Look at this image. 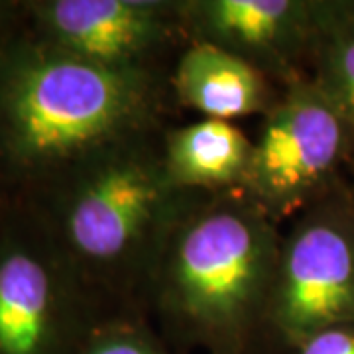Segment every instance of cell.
I'll return each mask as SVG.
<instances>
[{
    "instance_id": "1",
    "label": "cell",
    "mask_w": 354,
    "mask_h": 354,
    "mask_svg": "<svg viewBox=\"0 0 354 354\" xmlns=\"http://www.w3.org/2000/svg\"><path fill=\"white\" fill-rule=\"evenodd\" d=\"M171 75L88 64L22 34L0 51V203L114 142L169 127Z\"/></svg>"
},
{
    "instance_id": "2",
    "label": "cell",
    "mask_w": 354,
    "mask_h": 354,
    "mask_svg": "<svg viewBox=\"0 0 354 354\" xmlns=\"http://www.w3.org/2000/svg\"><path fill=\"white\" fill-rule=\"evenodd\" d=\"M165 128L88 153L24 201H12L34 211L109 315H146L158 258L197 195L176 189L165 176Z\"/></svg>"
},
{
    "instance_id": "3",
    "label": "cell",
    "mask_w": 354,
    "mask_h": 354,
    "mask_svg": "<svg viewBox=\"0 0 354 354\" xmlns=\"http://www.w3.org/2000/svg\"><path fill=\"white\" fill-rule=\"evenodd\" d=\"M281 225L242 191L193 195L171 228L144 313L215 354H242L260 337Z\"/></svg>"
},
{
    "instance_id": "4",
    "label": "cell",
    "mask_w": 354,
    "mask_h": 354,
    "mask_svg": "<svg viewBox=\"0 0 354 354\" xmlns=\"http://www.w3.org/2000/svg\"><path fill=\"white\" fill-rule=\"evenodd\" d=\"M109 313L24 203H0V354H75Z\"/></svg>"
},
{
    "instance_id": "5",
    "label": "cell",
    "mask_w": 354,
    "mask_h": 354,
    "mask_svg": "<svg viewBox=\"0 0 354 354\" xmlns=\"http://www.w3.org/2000/svg\"><path fill=\"white\" fill-rule=\"evenodd\" d=\"M354 132L309 75L281 88L252 140L242 193L272 221H293L346 181Z\"/></svg>"
},
{
    "instance_id": "6",
    "label": "cell",
    "mask_w": 354,
    "mask_h": 354,
    "mask_svg": "<svg viewBox=\"0 0 354 354\" xmlns=\"http://www.w3.org/2000/svg\"><path fill=\"white\" fill-rule=\"evenodd\" d=\"M354 325V211L348 177L281 234L260 337L291 353L319 330Z\"/></svg>"
},
{
    "instance_id": "7",
    "label": "cell",
    "mask_w": 354,
    "mask_h": 354,
    "mask_svg": "<svg viewBox=\"0 0 354 354\" xmlns=\"http://www.w3.org/2000/svg\"><path fill=\"white\" fill-rule=\"evenodd\" d=\"M32 38L124 73L171 75L189 44L179 0H24Z\"/></svg>"
},
{
    "instance_id": "8",
    "label": "cell",
    "mask_w": 354,
    "mask_h": 354,
    "mask_svg": "<svg viewBox=\"0 0 354 354\" xmlns=\"http://www.w3.org/2000/svg\"><path fill=\"white\" fill-rule=\"evenodd\" d=\"M325 0H179L189 44L228 51L278 87L309 75Z\"/></svg>"
},
{
    "instance_id": "9",
    "label": "cell",
    "mask_w": 354,
    "mask_h": 354,
    "mask_svg": "<svg viewBox=\"0 0 354 354\" xmlns=\"http://www.w3.org/2000/svg\"><path fill=\"white\" fill-rule=\"evenodd\" d=\"M169 83L177 104L227 122L264 116L281 93L262 71L209 44H187L177 55Z\"/></svg>"
},
{
    "instance_id": "10",
    "label": "cell",
    "mask_w": 354,
    "mask_h": 354,
    "mask_svg": "<svg viewBox=\"0 0 354 354\" xmlns=\"http://www.w3.org/2000/svg\"><path fill=\"white\" fill-rule=\"evenodd\" d=\"M252 140L227 120L201 118L165 128L162 162L169 183L183 193L215 195L242 191Z\"/></svg>"
},
{
    "instance_id": "11",
    "label": "cell",
    "mask_w": 354,
    "mask_h": 354,
    "mask_svg": "<svg viewBox=\"0 0 354 354\" xmlns=\"http://www.w3.org/2000/svg\"><path fill=\"white\" fill-rule=\"evenodd\" d=\"M309 77L354 132V0H325Z\"/></svg>"
},
{
    "instance_id": "12",
    "label": "cell",
    "mask_w": 354,
    "mask_h": 354,
    "mask_svg": "<svg viewBox=\"0 0 354 354\" xmlns=\"http://www.w3.org/2000/svg\"><path fill=\"white\" fill-rule=\"evenodd\" d=\"M75 354H167L142 313H114L91 330Z\"/></svg>"
},
{
    "instance_id": "13",
    "label": "cell",
    "mask_w": 354,
    "mask_h": 354,
    "mask_svg": "<svg viewBox=\"0 0 354 354\" xmlns=\"http://www.w3.org/2000/svg\"><path fill=\"white\" fill-rule=\"evenodd\" d=\"M290 354H354V325H337L311 335Z\"/></svg>"
},
{
    "instance_id": "14",
    "label": "cell",
    "mask_w": 354,
    "mask_h": 354,
    "mask_svg": "<svg viewBox=\"0 0 354 354\" xmlns=\"http://www.w3.org/2000/svg\"><path fill=\"white\" fill-rule=\"evenodd\" d=\"M24 24V0H0V51L18 34H22Z\"/></svg>"
},
{
    "instance_id": "15",
    "label": "cell",
    "mask_w": 354,
    "mask_h": 354,
    "mask_svg": "<svg viewBox=\"0 0 354 354\" xmlns=\"http://www.w3.org/2000/svg\"><path fill=\"white\" fill-rule=\"evenodd\" d=\"M348 193H351V203H353V211H354V174L348 177Z\"/></svg>"
}]
</instances>
